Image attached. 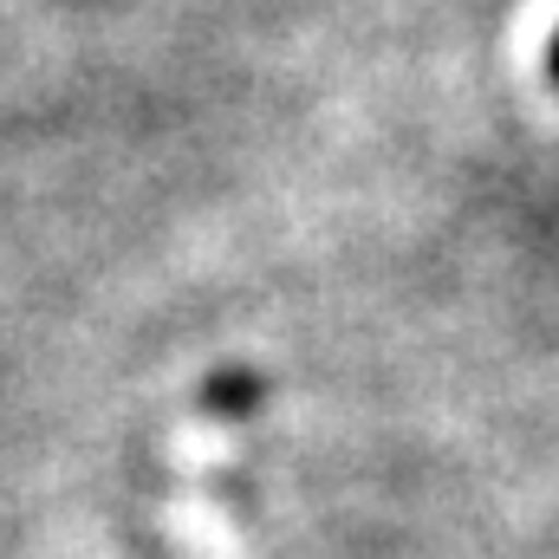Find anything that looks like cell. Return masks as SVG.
<instances>
[{
  "label": "cell",
  "instance_id": "cell-1",
  "mask_svg": "<svg viewBox=\"0 0 559 559\" xmlns=\"http://www.w3.org/2000/svg\"><path fill=\"white\" fill-rule=\"evenodd\" d=\"M547 79H554V85H559V33H554V39H547Z\"/></svg>",
  "mask_w": 559,
  "mask_h": 559
}]
</instances>
